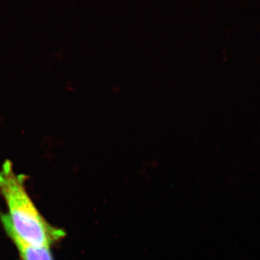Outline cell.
Wrapping results in <instances>:
<instances>
[{
	"label": "cell",
	"instance_id": "cell-1",
	"mask_svg": "<svg viewBox=\"0 0 260 260\" xmlns=\"http://www.w3.org/2000/svg\"><path fill=\"white\" fill-rule=\"evenodd\" d=\"M25 181V176L15 174L12 162L5 160L0 170V195L8 208L10 226L24 242L51 247L64 238V231L44 218L27 191Z\"/></svg>",
	"mask_w": 260,
	"mask_h": 260
},
{
	"label": "cell",
	"instance_id": "cell-2",
	"mask_svg": "<svg viewBox=\"0 0 260 260\" xmlns=\"http://www.w3.org/2000/svg\"><path fill=\"white\" fill-rule=\"evenodd\" d=\"M3 226L11 239L21 260H54L49 246H37L24 242L15 234L10 226L6 214L0 215Z\"/></svg>",
	"mask_w": 260,
	"mask_h": 260
}]
</instances>
